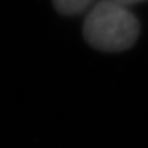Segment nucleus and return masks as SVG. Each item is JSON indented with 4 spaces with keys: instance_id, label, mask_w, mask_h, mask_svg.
Masks as SVG:
<instances>
[{
    "instance_id": "7ed1b4c3",
    "label": "nucleus",
    "mask_w": 148,
    "mask_h": 148,
    "mask_svg": "<svg viewBox=\"0 0 148 148\" xmlns=\"http://www.w3.org/2000/svg\"><path fill=\"white\" fill-rule=\"evenodd\" d=\"M115 2L121 3V5L129 6V5H137V3H140V2H145V0H115Z\"/></svg>"
},
{
    "instance_id": "f03ea898",
    "label": "nucleus",
    "mask_w": 148,
    "mask_h": 148,
    "mask_svg": "<svg viewBox=\"0 0 148 148\" xmlns=\"http://www.w3.org/2000/svg\"><path fill=\"white\" fill-rule=\"evenodd\" d=\"M93 0H54L55 10L63 16H76L84 13Z\"/></svg>"
},
{
    "instance_id": "f257e3e1",
    "label": "nucleus",
    "mask_w": 148,
    "mask_h": 148,
    "mask_svg": "<svg viewBox=\"0 0 148 148\" xmlns=\"http://www.w3.org/2000/svg\"><path fill=\"white\" fill-rule=\"evenodd\" d=\"M140 25L126 5L101 0L91 6L84 21V38L91 47L103 52H121L137 41Z\"/></svg>"
}]
</instances>
